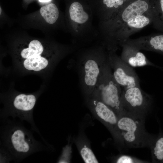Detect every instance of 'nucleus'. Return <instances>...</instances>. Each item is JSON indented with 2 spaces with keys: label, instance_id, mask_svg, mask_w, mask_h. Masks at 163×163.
<instances>
[{
  "label": "nucleus",
  "instance_id": "nucleus-19",
  "mask_svg": "<svg viewBox=\"0 0 163 163\" xmlns=\"http://www.w3.org/2000/svg\"><path fill=\"white\" fill-rule=\"evenodd\" d=\"M137 159L130 156L122 155L117 159L116 162L117 163H132L137 162Z\"/></svg>",
  "mask_w": 163,
  "mask_h": 163
},
{
  "label": "nucleus",
  "instance_id": "nucleus-12",
  "mask_svg": "<svg viewBox=\"0 0 163 163\" xmlns=\"http://www.w3.org/2000/svg\"><path fill=\"white\" fill-rule=\"evenodd\" d=\"M120 45L122 47L120 58L130 66L136 67L153 66V64L139 50L125 42L120 43Z\"/></svg>",
  "mask_w": 163,
  "mask_h": 163
},
{
  "label": "nucleus",
  "instance_id": "nucleus-14",
  "mask_svg": "<svg viewBox=\"0 0 163 163\" xmlns=\"http://www.w3.org/2000/svg\"><path fill=\"white\" fill-rule=\"evenodd\" d=\"M152 22L155 28L163 31V0L150 7Z\"/></svg>",
  "mask_w": 163,
  "mask_h": 163
},
{
  "label": "nucleus",
  "instance_id": "nucleus-18",
  "mask_svg": "<svg viewBox=\"0 0 163 163\" xmlns=\"http://www.w3.org/2000/svg\"><path fill=\"white\" fill-rule=\"evenodd\" d=\"M127 0H103V3L109 8L117 9Z\"/></svg>",
  "mask_w": 163,
  "mask_h": 163
},
{
  "label": "nucleus",
  "instance_id": "nucleus-5",
  "mask_svg": "<svg viewBox=\"0 0 163 163\" xmlns=\"http://www.w3.org/2000/svg\"><path fill=\"white\" fill-rule=\"evenodd\" d=\"M142 121L139 116L127 113L118 117L117 133L127 145L133 147L142 146L148 141L149 138Z\"/></svg>",
  "mask_w": 163,
  "mask_h": 163
},
{
  "label": "nucleus",
  "instance_id": "nucleus-3",
  "mask_svg": "<svg viewBox=\"0 0 163 163\" xmlns=\"http://www.w3.org/2000/svg\"><path fill=\"white\" fill-rule=\"evenodd\" d=\"M122 92L121 87L113 77L107 58V61L91 96L106 104L119 117L125 113L121 101Z\"/></svg>",
  "mask_w": 163,
  "mask_h": 163
},
{
  "label": "nucleus",
  "instance_id": "nucleus-8",
  "mask_svg": "<svg viewBox=\"0 0 163 163\" xmlns=\"http://www.w3.org/2000/svg\"><path fill=\"white\" fill-rule=\"evenodd\" d=\"M107 58L113 77L121 88L126 89L140 87L139 77L132 67L114 54L113 51L110 52Z\"/></svg>",
  "mask_w": 163,
  "mask_h": 163
},
{
  "label": "nucleus",
  "instance_id": "nucleus-17",
  "mask_svg": "<svg viewBox=\"0 0 163 163\" xmlns=\"http://www.w3.org/2000/svg\"><path fill=\"white\" fill-rule=\"evenodd\" d=\"M153 154L157 159L163 160V137L160 138L156 142L153 149Z\"/></svg>",
  "mask_w": 163,
  "mask_h": 163
},
{
  "label": "nucleus",
  "instance_id": "nucleus-2",
  "mask_svg": "<svg viewBox=\"0 0 163 163\" xmlns=\"http://www.w3.org/2000/svg\"><path fill=\"white\" fill-rule=\"evenodd\" d=\"M114 15V30L119 44L152 22L150 7L143 0L132 2Z\"/></svg>",
  "mask_w": 163,
  "mask_h": 163
},
{
  "label": "nucleus",
  "instance_id": "nucleus-20",
  "mask_svg": "<svg viewBox=\"0 0 163 163\" xmlns=\"http://www.w3.org/2000/svg\"><path fill=\"white\" fill-rule=\"evenodd\" d=\"M51 0H39V1L41 2H45L50 1Z\"/></svg>",
  "mask_w": 163,
  "mask_h": 163
},
{
  "label": "nucleus",
  "instance_id": "nucleus-6",
  "mask_svg": "<svg viewBox=\"0 0 163 163\" xmlns=\"http://www.w3.org/2000/svg\"><path fill=\"white\" fill-rule=\"evenodd\" d=\"M36 101V97L34 94H18L13 98L10 107L1 113L0 119L3 120L9 117L14 119L18 117L21 121L28 122L31 125L32 130L41 136L33 118V110Z\"/></svg>",
  "mask_w": 163,
  "mask_h": 163
},
{
  "label": "nucleus",
  "instance_id": "nucleus-11",
  "mask_svg": "<svg viewBox=\"0 0 163 163\" xmlns=\"http://www.w3.org/2000/svg\"><path fill=\"white\" fill-rule=\"evenodd\" d=\"M124 42L140 50L163 52V34L150 35Z\"/></svg>",
  "mask_w": 163,
  "mask_h": 163
},
{
  "label": "nucleus",
  "instance_id": "nucleus-7",
  "mask_svg": "<svg viewBox=\"0 0 163 163\" xmlns=\"http://www.w3.org/2000/svg\"><path fill=\"white\" fill-rule=\"evenodd\" d=\"M121 101L125 113L138 116L149 110L151 99L140 87L136 86L122 90Z\"/></svg>",
  "mask_w": 163,
  "mask_h": 163
},
{
  "label": "nucleus",
  "instance_id": "nucleus-9",
  "mask_svg": "<svg viewBox=\"0 0 163 163\" xmlns=\"http://www.w3.org/2000/svg\"><path fill=\"white\" fill-rule=\"evenodd\" d=\"M44 50V47L40 41L37 40L30 41L27 47L22 49L20 53L24 68L36 72L45 68L48 66L49 61L46 57L42 56Z\"/></svg>",
  "mask_w": 163,
  "mask_h": 163
},
{
  "label": "nucleus",
  "instance_id": "nucleus-1",
  "mask_svg": "<svg viewBox=\"0 0 163 163\" xmlns=\"http://www.w3.org/2000/svg\"><path fill=\"white\" fill-rule=\"evenodd\" d=\"M0 127V154L6 161H21L30 155L47 150V147L36 140L32 133L20 122L2 120Z\"/></svg>",
  "mask_w": 163,
  "mask_h": 163
},
{
  "label": "nucleus",
  "instance_id": "nucleus-4",
  "mask_svg": "<svg viewBox=\"0 0 163 163\" xmlns=\"http://www.w3.org/2000/svg\"><path fill=\"white\" fill-rule=\"evenodd\" d=\"M107 61L103 54L95 53L85 56L79 61L80 84L85 97L91 95Z\"/></svg>",
  "mask_w": 163,
  "mask_h": 163
},
{
  "label": "nucleus",
  "instance_id": "nucleus-21",
  "mask_svg": "<svg viewBox=\"0 0 163 163\" xmlns=\"http://www.w3.org/2000/svg\"><path fill=\"white\" fill-rule=\"evenodd\" d=\"M1 11H2V9H1V7H0V14H1Z\"/></svg>",
  "mask_w": 163,
  "mask_h": 163
},
{
  "label": "nucleus",
  "instance_id": "nucleus-13",
  "mask_svg": "<svg viewBox=\"0 0 163 163\" xmlns=\"http://www.w3.org/2000/svg\"><path fill=\"white\" fill-rule=\"evenodd\" d=\"M69 13L71 19L79 24L84 23L88 19V14L84 11L82 5L78 2H74L71 4Z\"/></svg>",
  "mask_w": 163,
  "mask_h": 163
},
{
  "label": "nucleus",
  "instance_id": "nucleus-10",
  "mask_svg": "<svg viewBox=\"0 0 163 163\" xmlns=\"http://www.w3.org/2000/svg\"><path fill=\"white\" fill-rule=\"evenodd\" d=\"M85 102L89 108L99 120L117 133V125L118 116L112 109L91 96L85 97Z\"/></svg>",
  "mask_w": 163,
  "mask_h": 163
},
{
  "label": "nucleus",
  "instance_id": "nucleus-16",
  "mask_svg": "<svg viewBox=\"0 0 163 163\" xmlns=\"http://www.w3.org/2000/svg\"><path fill=\"white\" fill-rule=\"evenodd\" d=\"M80 155L85 162L97 163L98 161L91 149L86 145L83 146L80 150Z\"/></svg>",
  "mask_w": 163,
  "mask_h": 163
},
{
  "label": "nucleus",
  "instance_id": "nucleus-15",
  "mask_svg": "<svg viewBox=\"0 0 163 163\" xmlns=\"http://www.w3.org/2000/svg\"><path fill=\"white\" fill-rule=\"evenodd\" d=\"M40 13L46 22L50 24L54 23L59 16L58 8L53 3L42 7L40 9Z\"/></svg>",
  "mask_w": 163,
  "mask_h": 163
}]
</instances>
